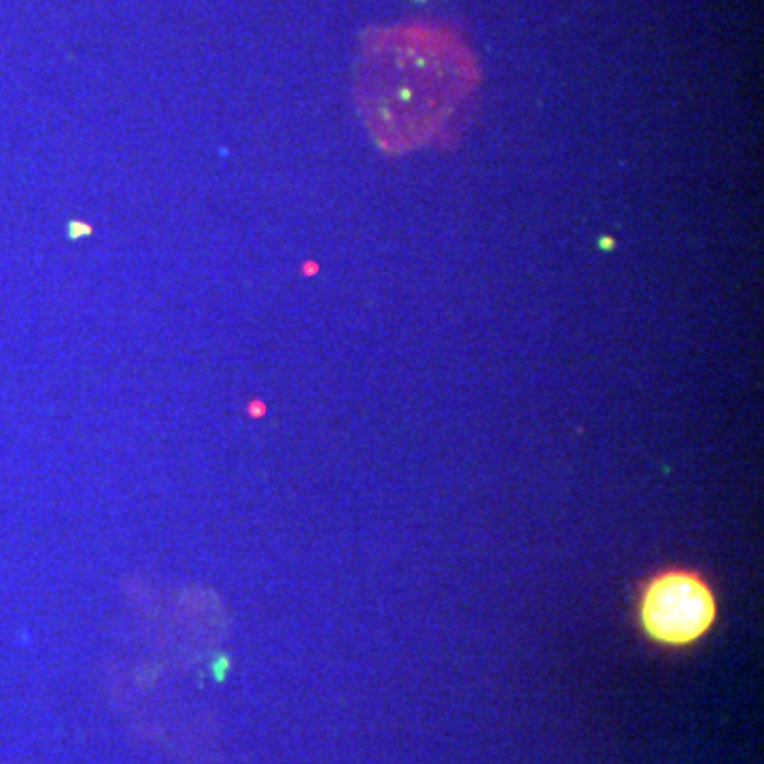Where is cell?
I'll return each instance as SVG.
<instances>
[{
  "label": "cell",
  "instance_id": "6da1fadb",
  "mask_svg": "<svg viewBox=\"0 0 764 764\" xmlns=\"http://www.w3.org/2000/svg\"><path fill=\"white\" fill-rule=\"evenodd\" d=\"M480 66L455 30L399 24L370 32L357 64V104L391 153L448 143L478 90Z\"/></svg>",
  "mask_w": 764,
  "mask_h": 764
},
{
  "label": "cell",
  "instance_id": "7a4b0ae2",
  "mask_svg": "<svg viewBox=\"0 0 764 764\" xmlns=\"http://www.w3.org/2000/svg\"><path fill=\"white\" fill-rule=\"evenodd\" d=\"M635 627L648 644L661 650H688L716 629L718 593L694 567L665 565L639 582Z\"/></svg>",
  "mask_w": 764,
  "mask_h": 764
},
{
  "label": "cell",
  "instance_id": "3957f363",
  "mask_svg": "<svg viewBox=\"0 0 764 764\" xmlns=\"http://www.w3.org/2000/svg\"><path fill=\"white\" fill-rule=\"evenodd\" d=\"M225 671H228V661H223V658H221V661H219V665L215 667V680H223V675H225Z\"/></svg>",
  "mask_w": 764,
  "mask_h": 764
}]
</instances>
